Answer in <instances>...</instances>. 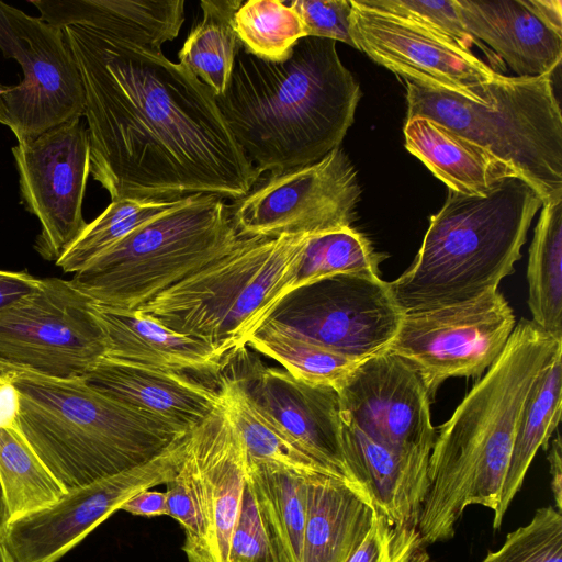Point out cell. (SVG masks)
Masks as SVG:
<instances>
[{
    "label": "cell",
    "mask_w": 562,
    "mask_h": 562,
    "mask_svg": "<svg viewBox=\"0 0 562 562\" xmlns=\"http://www.w3.org/2000/svg\"><path fill=\"white\" fill-rule=\"evenodd\" d=\"M355 48L416 85L445 89L484 102L475 87L498 77L472 52H465L407 20L350 0Z\"/></svg>",
    "instance_id": "cell-18"
},
{
    "label": "cell",
    "mask_w": 562,
    "mask_h": 562,
    "mask_svg": "<svg viewBox=\"0 0 562 562\" xmlns=\"http://www.w3.org/2000/svg\"><path fill=\"white\" fill-rule=\"evenodd\" d=\"M0 482L11 519L46 507L67 493L14 429H0Z\"/></svg>",
    "instance_id": "cell-32"
},
{
    "label": "cell",
    "mask_w": 562,
    "mask_h": 562,
    "mask_svg": "<svg viewBox=\"0 0 562 562\" xmlns=\"http://www.w3.org/2000/svg\"><path fill=\"white\" fill-rule=\"evenodd\" d=\"M384 257L353 227L313 235L292 277L276 296L272 313L292 292L319 280L350 272L379 274Z\"/></svg>",
    "instance_id": "cell-31"
},
{
    "label": "cell",
    "mask_w": 562,
    "mask_h": 562,
    "mask_svg": "<svg viewBox=\"0 0 562 562\" xmlns=\"http://www.w3.org/2000/svg\"><path fill=\"white\" fill-rule=\"evenodd\" d=\"M7 90H8V87L0 83V117L2 114V97L4 95Z\"/></svg>",
    "instance_id": "cell-48"
},
{
    "label": "cell",
    "mask_w": 562,
    "mask_h": 562,
    "mask_svg": "<svg viewBox=\"0 0 562 562\" xmlns=\"http://www.w3.org/2000/svg\"><path fill=\"white\" fill-rule=\"evenodd\" d=\"M234 30L248 53L269 61L289 57L305 37L297 13L281 0H248L234 14Z\"/></svg>",
    "instance_id": "cell-34"
},
{
    "label": "cell",
    "mask_w": 562,
    "mask_h": 562,
    "mask_svg": "<svg viewBox=\"0 0 562 562\" xmlns=\"http://www.w3.org/2000/svg\"><path fill=\"white\" fill-rule=\"evenodd\" d=\"M341 441L349 470L376 512L396 527L417 528L428 491L429 457L390 449L342 418Z\"/></svg>",
    "instance_id": "cell-21"
},
{
    "label": "cell",
    "mask_w": 562,
    "mask_h": 562,
    "mask_svg": "<svg viewBox=\"0 0 562 562\" xmlns=\"http://www.w3.org/2000/svg\"><path fill=\"white\" fill-rule=\"evenodd\" d=\"M187 446L210 505L215 561L228 562L247 479V454L223 403L189 431Z\"/></svg>",
    "instance_id": "cell-23"
},
{
    "label": "cell",
    "mask_w": 562,
    "mask_h": 562,
    "mask_svg": "<svg viewBox=\"0 0 562 562\" xmlns=\"http://www.w3.org/2000/svg\"><path fill=\"white\" fill-rule=\"evenodd\" d=\"M228 562H293L272 512L247 472Z\"/></svg>",
    "instance_id": "cell-36"
},
{
    "label": "cell",
    "mask_w": 562,
    "mask_h": 562,
    "mask_svg": "<svg viewBox=\"0 0 562 562\" xmlns=\"http://www.w3.org/2000/svg\"><path fill=\"white\" fill-rule=\"evenodd\" d=\"M484 102L406 81L407 119H430L512 165L542 205L562 200V115L550 76L482 83Z\"/></svg>",
    "instance_id": "cell-7"
},
{
    "label": "cell",
    "mask_w": 562,
    "mask_h": 562,
    "mask_svg": "<svg viewBox=\"0 0 562 562\" xmlns=\"http://www.w3.org/2000/svg\"><path fill=\"white\" fill-rule=\"evenodd\" d=\"M367 8L374 9L415 23L459 48L471 52L473 45L485 49L464 29L454 0H358Z\"/></svg>",
    "instance_id": "cell-39"
},
{
    "label": "cell",
    "mask_w": 562,
    "mask_h": 562,
    "mask_svg": "<svg viewBox=\"0 0 562 562\" xmlns=\"http://www.w3.org/2000/svg\"><path fill=\"white\" fill-rule=\"evenodd\" d=\"M0 49L24 74L2 97L0 117L18 142L83 116L82 80L64 29L0 1Z\"/></svg>",
    "instance_id": "cell-11"
},
{
    "label": "cell",
    "mask_w": 562,
    "mask_h": 562,
    "mask_svg": "<svg viewBox=\"0 0 562 562\" xmlns=\"http://www.w3.org/2000/svg\"><path fill=\"white\" fill-rule=\"evenodd\" d=\"M217 387L222 403L241 437L247 461L273 464L303 475L326 474L339 479L278 428L254 404L235 378L222 371Z\"/></svg>",
    "instance_id": "cell-27"
},
{
    "label": "cell",
    "mask_w": 562,
    "mask_h": 562,
    "mask_svg": "<svg viewBox=\"0 0 562 562\" xmlns=\"http://www.w3.org/2000/svg\"><path fill=\"white\" fill-rule=\"evenodd\" d=\"M183 200L164 202L121 199L111 201L97 218L87 223L80 235L56 261V265L64 272L80 271L127 235L178 206Z\"/></svg>",
    "instance_id": "cell-33"
},
{
    "label": "cell",
    "mask_w": 562,
    "mask_h": 562,
    "mask_svg": "<svg viewBox=\"0 0 562 562\" xmlns=\"http://www.w3.org/2000/svg\"><path fill=\"white\" fill-rule=\"evenodd\" d=\"M539 193L521 177L499 181L486 195L449 190L430 217L409 268L389 282L403 313L459 304L497 291L514 272Z\"/></svg>",
    "instance_id": "cell-4"
},
{
    "label": "cell",
    "mask_w": 562,
    "mask_h": 562,
    "mask_svg": "<svg viewBox=\"0 0 562 562\" xmlns=\"http://www.w3.org/2000/svg\"><path fill=\"white\" fill-rule=\"evenodd\" d=\"M561 349L562 337L522 318L498 358L441 425L417 524L425 546L451 539L468 506L497 509L519 418Z\"/></svg>",
    "instance_id": "cell-3"
},
{
    "label": "cell",
    "mask_w": 562,
    "mask_h": 562,
    "mask_svg": "<svg viewBox=\"0 0 562 562\" xmlns=\"http://www.w3.org/2000/svg\"><path fill=\"white\" fill-rule=\"evenodd\" d=\"M360 195L357 171L338 147L313 164L261 176L229 204L231 217L245 238L322 234L352 227Z\"/></svg>",
    "instance_id": "cell-10"
},
{
    "label": "cell",
    "mask_w": 562,
    "mask_h": 562,
    "mask_svg": "<svg viewBox=\"0 0 562 562\" xmlns=\"http://www.w3.org/2000/svg\"><path fill=\"white\" fill-rule=\"evenodd\" d=\"M404 136L406 149L454 192L486 195L503 179L521 177L508 162L430 119L406 120Z\"/></svg>",
    "instance_id": "cell-25"
},
{
    "label": "cell",
    "mask_w": 562,
    "mask_h": 562,
    "mask_svg": "<svg viewBox=\"0 0 562 562\" xmlns=\"http://www.w3.org/2000/svg\"><path fill=\"white\" fill-rule=\"evenodd\" d=\"M63 29L85 90L90 173L111 201H234L261 177L209 87L164 55L169 35L105 16Z\"/></svg>",
    "instance_id": "cell-1"
},
{
    "label": "cell",
    "mask_w": 562,
    "mask_h": 562,
    "mask_svg": "<svg viewBox=\"0 0 562 562\" xmlns=\"http://www.w3.org/2000/svg\"><path fill=\"white\" fill-rule=\"evenodd\" d=\"M14 379V367L0 363V429L19 430L20 393Z\"/></svg>",
    "instance_id": "cell-42"
},
{
    "label": "cell",
    "mask_w": 562,
    "mask_h": 562,
    "mask_svg": "<svg viewBox=\"0 0 562 562\" xmlns=\"http://www.w3.org/2000/svg\"><path fill=\"white\" fill-rule=\"evenodd\" d=\"M93 311L105 337L104 358L216 381L228 361V356L211 345L170 330L137 311L95 304Z\"/></svg>",
    "instance_id": "cell-22"
},
{
    "label": "cell",
    "mask_w": 562,
    "mask_h": 562,
    "mask_svg": "<svg viewBox=\"0 0 562 562\" xmlns=\"http://www.w3.org/2000/svg\"><path fill=\"white\" fill-rule=\"evenodd\" d=\"M93 303L70 280L38 289L0 311V363L59 380H82L105 356Z\"/></svg>",
    "instance_id": "cell-9"
},
{
    "label": "cell",
    "mask_w": 562,
    "mask_h": 562,
    "mask_svg": "<svg viewBox=\"0 0 562 562\" xmlns=\"http://www.w3.org/2000/svg\"><path fill=\"white\" fill-rule=\"evenodd\" d=\"M369 496L326 474L306 475V519L300 562H347L375 520Z\"/></svg>",
    "instance_id": "cell-24"
},
{
    "label": "cell",
    "mask_w": 562,
    "mask_h": 562,
    "mask_svg": "<svg viewBox=\"0 0 562 562\" xmlns=\"http://www.w3.org/2000/svg\"><path fill=\"white\" fill-rule=\"evenodd\" d=\"M120 509L149 518L167 515L166 493L150 488L142 491L126 501Z\"/></svg>",
    "instance_id": "cell-44"
},
{
    "label": "cell",
    "mask_w": 562,
    "mask_h": 562,
    "mask_svg": "<svg viewBox=\"0 0 562 562\" xmlns=\"http://www.w3.org/2000/svg\"><path fill=\"white\" fill-rule=\"evenodd\" d=\"M21 199L41 223L35 250L55 260L87 223L82 201L90 175V142L81 117H75L12 147Z\"/></svg>",
    "instance_id": "cell-15"
},
{
    "label": "cell",
    "mask_w": 562,
    "mask_h": 562,
    "mask_svg": "<svg viewBox=\"0 0 562 562\" xmlns=\"http://www.w3.org/2000/svg\"><path fill=\"white\" fill-rule=\"evenodd\" d=\"M223 371L239 381L254 404L296 446L369 496L346 461L336 390L300 381L283 368L266 367L248 347L229 356Z\"/></svg>",
    "instance_id": "cell-16"
},
{
    "label": "cell",
    "mask_w": 562,
    "mask_h": 562,
    "mask_svg": "<svg viewBox=\"0 0 562 562\" xmlns=\"http://www.w3.org/2000/svg\"><path fill=\"white\" fill-rule=\"evenodd\" d=\"M347 562H431L417 528L396 527L376 512L368 536Z\"/></svg>",
    "instance_id": "cell-40"
},
{
    "label": "cell",
    "mask_w": 562,
    "mask_h": 562,
    "mask_svg": "<svg viewBox=\"0 0 562 562\" xmlns=\"http://www.w3.org/2000/svg\"><path fill=\"white\" fill-rule=\"evenodd\" d=\"M561 438L557 430V438L552 442L551 451L548 454L551 474V490L559 512H562V457Z\"/></svg>",
    "instance_id": "cell-45"
},
{
    "label": "cell",
    "mask_w": 562,
    "mask_h": 562,
    "mask_svg": "<svg viewBox=\"0 0 562 562\" xmlns=\"http://www.w3.org/2000/svg\"><path fill=\"white\" fill-rule=\"evenodd\" d=\"M243 238L224 199L189 196L105 250L70 282L95 305L136 311Z\"/></svg>",
    "instance_id": "cell-8"
},
{
    "label": "cell",
    "mask_w": 562,
    "mask_h": 562,
    "mask_svg": "<svg viewBox=\"0 0 562 562\" xmlns=\"http://www.w3.org/2000/svg\"><path fill=\"white\" fill-rule=\"evenodd\" d=\"M527 281L532 322L562 337V200L542 205L529 247Z\"/></svg>",
    "instance_id": "cell-30"
},
{
    "label": "cell",
    "mask_w": 562,
    "mask_h": 562,
    "mask_svg": "<svg viewBox=\"0 0 562 562\" xmlns=\"http://www.w3.org/2000/svg\"><path fill=\"white\" fill-rule=\"evenodd\" d=\"M247 472L262 492L293 562H300L306 519V475L249 461Z\"/></svg>",
    "instance_id": "cell-37"
},
{
    "label": "cell",
    "mask_w": 562,
    "mask_h": 562,
    "mask_svg": "<svg viewBox=\"0 0 562 562\" xmlns=\"http://www.w3.org/2000/svg\"><path fill=\"white\" fill-rule=\"evenodd\" d=\"M14 369L19 431L67 492L142 465L190 431L82 380Z\"/></svg>",
    "instance_id": "cell-5"
},
{
    "label": "cell",
    "mask_w": 562,
    "mask_h": 562,
    "mask_svg": "<svg viewBox=\"0 0 562 562\" xmlns=\"http://www.w3.org/2000/svg\"><path fill=\"white\" fill-rule=\"evenodd\" d=\"M165 493L167 516L175 518L184 530L182 550L188 561L216 562L210 505L188 446L177 473L166 483Z\"/></svg>",
    "instance_id": "cell-35"
},
{
    "label": "cell",
    "mask_w": 562,
    "mask_h": 562,
    "mask_svg": "<svg viewBox=\"0 0 562 562\" xmlns=\"http://www.w3.org/2000/svg\"><path fill=\"white\" fill-rule=\"evenodd\" d=\"M316 234L243 238L224 256L162 291L137 312L226 356L247 347Z\"/></svg>",
    "instance_id": "cell-6"
},
{
    "label": "cell",
    "mask_w": 562,
    "mask_h": 562,
    "mask_svg": "<svg viewBox=\"0 0 562 562\" xmlns=\"http://www.w3.org/2000/svg\"><path fill=\"white\" fill-rule=\"evenodd\" d=\"M189 432L150 461L68 491L55 503L12 518L1 542L11 562H57L137 493L166 484L186 454Z\"/></svg>",
    "instance_id": "cell-14"
},
{
    "label": "cell",
    "mask_w": 562,
    "mask_h": 562,
    "mask_svg": "<svg viewBox=\"0 0 562 562\" xmlns=\"http://www.w3.org/2000/svg\"><path fill=\"white\" fill-rule=\"evenodd\" d=\"M82 381L115 401L188 430L222 404L218 387L196 375L108 358Z\"/></svg>",
    "instance_id": "cell-20"
},
{
    "label": "cell",
    "mask_w": 562,
    "mask_h": 562,
    "mask_svg": "<svg viewBox=\"0 0 562 562\" xmlns=\"http://www.w3.org/2000/svg\"><path fill=\"white\" fill-rule=\"evenodd\" d=\"M515 315L497 290L452 305L404 313L386 352L405 360L430 397L449 378L480 376L502 353Z\"/></svg>",
    "instance_id": "cell-12"
},
{
    "label": "cell",
    "mask_w": 562,
    "mask_h": 562,
    "mask_svg": "<svg viewBox=\"0 0 562 562\" xmlns=\"http://www.w3.org/2000/svg\"><path fill=\"white\" fill-rule=\"evenodd\" d=\"M240 0H203L202 20L191 30L178 53L179 63L193 72L214 97L229 82L241 44L234 30Z\"/></svg>",
    "instance_id": "cell-29"
},
{
    "label": "cell",
    "mask_w": 562,
    "mask_h": 562,
    "mask_svg": "<svg viewBox=\"0 0 562 562\" xmlns=\"http://www.w3.org/2000/svg\"><path fill=\"white\" fill-rule=\"evenodd\" d=\"M41 279L26 271L0 269V311L34 293Z\"/></svg>",
    "instance_id": "cell-43"
},
{
    "label": "cell",
    "mask_w": 562,
    "mask_h": 562,
    "mask_svg": "<svg viewBox=\"0 0 562 562\" xmlns=\"http://www.w3.org/2000/svg\"><path fill=\"white\" fill-rule=\"evenodd\" d=\"M285 3L300 16L306 36L340 41L355 47L350 0H292Z\"/></svg>",
    "instance_id": "cell-41"
},
{
    "label": "cell",
    "mask_w": 562,
    "mask_h": 562,
    "mask_svg": "<svg viewBox=\"0 0 562 562\" xmlns=\"http://www.w3.org/2000/svg\"><path fill=\"white\" fill-rule=\"evenodd\" d=\"M360 98L336 41L305 36L281 61L241 47L215 101L237 145L263 176L313 164L340 147Z\"/></svg>",
    "instance_id": "cell-2"
},
{
    "label": "cell",
    "mask_w": 562,
    "mask_h": 562,
    "mask_svg": "<svg viewBox=\"0 0 562 562\" xmlns=\"http://www.w3.org/2000/svg\"><path fill=\"white\" fill-rule=\"evenodd\" d=\"M482 562H562V515L552 506L537 509L526 526L507 535Z\"/></svg>",
    "instance_id": "cell-38"
},
{
    "label": "cell",
    "mask_w": 562,
    "mask_h": 562,
    "mask_svg": "<svg viewBox=\"0 0 562 562\" xmlns=\"http://www.w3.org/2000/svg\"><path fill=\"white\" fill-rule=\"evenodd\" d=\"M340 417L379 443L429 457L436 437L430 397L418 373L384 352L360 362L338 391Z\"/></svg>",
    "instance_id": "cell-17"
},
{
    "label": "cell",
    "mask_w": 562,
    "mask_h": 562,
    "mask_svg": "<svg viewBox=\"0 0 562 562\" xmlns=\"http://www.w3.org/2000/svg\"><path fill=\"white\" fill-rule=\"evenodd\" d=\"M0 562H11L9 555L7 554L3 544L0 540Z\"/></svg>",
    "instance_id": "cell-47"
},
{
    "label": "cell",
    "mask_w": 562,
    "mask_h": 562,
    "mask_svg": "<svg viewBox=\"0 0 562 562\" xmlns=\"http://www.w3.org/2000/svg\"><path fill=\"white\" fill-rule=\"evenodd\" d=\"M562 403V349L543 370L519 418L507 472L494 512L493 527L499 528L513 498L519 492L539 448L547 449L558 430Z\"/></svg>",
    "instance_id": "cell-26"
},
{
    "label": "cell",
    "mask_w": 562,
    "mask_h": 562,
    "mask_svg": "<svg viewBox=\"0 0 562 562\" xmlns=\"http://www.w3.org/2000/svg\"><path fill=\"white\" fill-rule=\"evenodd\" d=\"M10 519H11V517H10L9 508H8L3 488H2V485L0 482V540L3 537V533L7 529V526L10 521Z\"/></svg>",
    "instance_id": "cell-46"
},
{
    "label": "cell",
    "mask_w": 562,
    "mask_h": 562,
    "mask_svg": "<svg viewBox=\"0 0 562 562\" xmlns=\"http://www.w3.org/2000/svg\"><path fill=\"white\" fill-rule=\"evenodd\" d=\"M403 315L389 282L375 273L350 272L295 290L270 317L362 362L387 351Z\"/></svg>",
    "instance_id": "cell-13"
},
{
    "label": "cell",
    "mask_w": 562,
    "mask_h": 562,
    "mask_svg": "<svg viewBox=\"0 0 562 562\" xmlns=\"http://www.w3.org/2000/svg\"><path fill=\"white\" fill-rule=\"evenodd\" d=\"M461 22L517 77L551 76L562 58L561 0H454Z\"/></svg>",
    "instance_id": "cell-19"
},
{
    "label": "cell",
    "mask_w": 562,
    "mask_h": 562,
    "mask_svg": "<svg viewBox=\"0 0 562 562\" xmlns=\"http://www.w3.org/2000/svg\"><path fill=\"white\" fill-rule=\"evenodd\" d=\"M247 347L277 361L295 379L337 392L360 363L272 317L249 337Z\"/></svg>",
    "instance_id": "cell-28"
}]
</instances>
